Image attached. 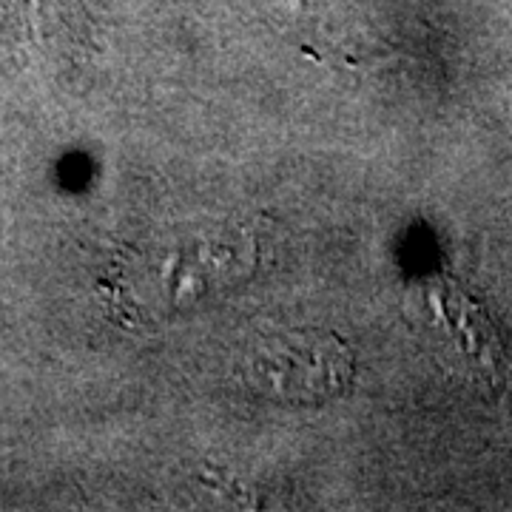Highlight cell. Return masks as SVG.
I'll list each match as a JSON object with an SVG mask.
<instances>
[{
	"label": "cell",
	"mask_w": 512,
	"mask_h": 512,
	"mask_svg": "<svg viewBox=\"0 0 512 512\" xmlns=\"http://www.w3.org/2000/svg\"><path fill=\"white\" fill-rule=\"evenodd\" d=\"M256 370L279 396L288 399H325L336 396L353 373L348 345L325 333H291L265 345Z\"/></svg>",
	"instance_id": "6da1fadb"
}]
</instances>
